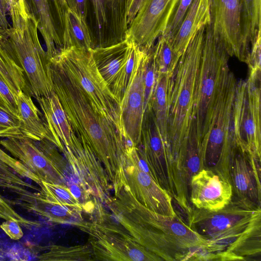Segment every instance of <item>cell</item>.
Listing matches in <instances>:
<instances>
[{
  "instance_id": "d4e9b609",
  "label": "cell",
  "mask_w": 261,
  "mask_h": 261,
  "mask_svg": "<svg viewBox=\"0 0 261 261\" xmlns=\"http://www.w3.org/2000/svg\"><path fill=\"white\" fill-rule=\"evenodd\" d=\"M211 0H193L177 32L171 39L173 50L179 57L194 35L211 22Z\"/></svg>"
},
{
  "instance_id": "e0dca14e",
  "label": "cell",
  "mask_w": 261,
  "mask_h": 261,
  "mask_svg": "<svg viewBox=\"0 0 261 261\" xmlns=\"http://www.w3.org/2000/svg\"><path fill=\"white\" fill-rule=\"evenodd\" d=\"M28 13L37 22V29L45 42L48 60L63 48L66 0H24Z\"/></svg>"
},
{
  "instance_id": "7402d4cb",
  "label": "cell",
  "mask_w": 261,
  "mask_h": 261,
  "mask_svg": "<svg viewBox=\"0 0 261 261\" xmlns=\"http://www.w3.org/2000/svg\"><path fill=\"white\" fill-rule=\"evenodd\" d=\"M9 201L12 205H17L52 222L73 225L79 228L85 222L82 217V211L48 200L40 192L30 191Z\"/></svg>"
},
{
  "instance_id": "8d00e7d4",
  "label": "cell",
  "mask_w": 261,
  "mask_h": 261,
  "mask_svg": "<svg viewBox=\"0 0 261 261\" xmlns=\"http://www.w3.org/2000/svg\"><path fill=\"white\" fill-rule=\"evenodd\" d=\"M193 0H179L164 34L171 39L177 32L183 18Z\"/></svg>"
},
{
  "instance_id": "ba28073f",
  "label": "cell",
  "mask_w": 261,
  "mask_h": 261,
  "mask_svg": "<svg viewBox=\"0 0 261 261\" xmlns=\"http://www.w3.org/2000/svg\"><path fill=\"white\" fill-rule=\"evenodd\" d=\"M229 57L222 42L213 34L210 24H206L192 116L200 145L208 132L218 89Z\"/></svg>"
},
{
  "instance_id": "5bb4252c",
  "label": "cell",
  "mask_w": 261,
  "mask_h": 261,
  "mask_svg": "<svg viewBox=\"0 0 261 261\" xmlns=\"http://www.w3.org/2000/svg\"><path fill=\"white\" fill-rule=\"evenodd\" d=\"M97 68L121 103L145 50L127 39L105 47L91 49Z\"/></svg>"
},
{
  "instance_id": "3957f363",
  "label": "cell",
  "mask_w": 261,
  "mask_h": 261,
  "mask_svg": "<svg viewBox=\"0 0 261 261\" xmlns=\"http://www.w3.org/2000/svg\"><path fill=\"white\" fill-rule=\"evenodd\" d=\"M205 27L191 38L168 79L167 137L175 166L192 120Z\"/></svg>"
},
{
  "instance_id": "60d3db41",
  "label": "cell",
  "mask_w": 261,
  "mask_h": 261,
  "mask_svg": "<svg viewBox=\"0 0 261 261\" xmlns=\"http://www.w3.org/2000/svg\"><path fill=\"white\" fill-rule=\"evenodd\" d=\"M261 37L258 38L250 51L247 64L249 68V74L260 72Z\"/></svg>"
},
{
  "instance_id": "4316f807",
  "label": "cell",
  "mask_w": 261,
  "mask_h": 261,
  "mask_svg": "<svg viewBox=\"0 0 261 261\" xmlns=\"http://www.w3.org/2000/svg\"><path fill=\"white\" fill-rule=\"evenodd\" d=\"M261 252V211L253 217L244 231L227 249L218 255L217 260H244L260 255Z\"/></svg>"
},
{
  "instance_id": "6da1fadb",
  "label": "cell",
  "mask_w": 261,
  "mask_h": 261,
  "mask_svg": "<svg viewBox=\"0 0 261 261\" xmlns=\"http://www.w3.org/2000/svg\"><path fill=\"white\" fill-rule=\"evenodd\" d=\"M106 203L134 240L163 260H194L209 242L180 217L154 212L137 201L123 185Z\"/></svg>"
},
{
  "instance_id": "7bdbcfd3",
  "label": "cell",
  "mask_w": 261,
  "mask_h": 261,
  "mask_svg": "<svg viewBox=\"0 0 261 261\" xmlns=\"http://www.w3.org/2000/svg\"><path fill=\"white\" fill-rule=\"evenodd\" d=\"M20 223L13 220H7L0 224V228L12 240H19L22 238L23 232Z\"/></svg>"
},
{
  "instance_id": "603a6c76",
  "label": "cell",
  "mask_w": 261,
  "mask_h": 261,
  "mask_svg": "<svg viewBox=\"0 0 261 261\" xmlns=\"http://www.w3.org/2000/svg\"><path fill=\"white\" fill-rule=\"evenodd\" d=\"M36 99L42 111L47 126L56 141L57 148L60 150L63 145L69 148L80 145L82 142L73 131L55 92L49 96Z\"/></svg>"
},
{
  "instance_id": "b9f144b4",
  "label": "cell",
  "mask_w": 261,
  "mask_h": 261,
  "mask_svg": "<svg viewBox=\"0 0 261 261\" xmlns=\"http://www.w3.org/2000/svg\"><path fill=\"white\" fill-rule=\"evenodd\" d=\"M6 1L12 22L17 20L19 17H27L29 15L25 8L24 0Z\"/></svg>"
},
{
  "instance_id": "83f0119b",
  "label": "cell",
  "mask_w": 261,
  "mask_h": 261,
  "mask_svg": "<svg viewBox=\"0 0 261 261\" xmlns=\"http://www.w3.org/2000/svg\"><path fill=\"white\" fill-rule=\"evenodd\" d=\"M0 73L16 95L19 91L28 94L29 88L23 70L12 49L6 30L1 24Z\"/></svg>"
},
{
  "instance_id": "ab89813d",
  "label": "cell",
  "mask_w": 261,
  "mask_h": 261,
  "mask_svg": "<svg viewBox=\"0 0 261 261\" xmlns=\"http://www.w3.org/2000/svg\"><path fill=\"white\" fill-rule=\"evenodd\" d=\"M0 160L8 164L20 176L29 178L39 185L41 180L28 169L24 165L16 159L11 156L0 148Z\"/></svg>"
},
{
  "instance_id": "9c48e42d",
  "label": "cell",
  "mask_w": 261,
  "mask_h": 261,
  "mask_svg": "<svg viewBox=\"0 0 261 261\" xmlns=\"http://www.w3.org/2000/svg\"><path fill=\"white\" fill-rule=\"evenodd\" d=\"M10 43L23 69L35 98L54 92L50 77L49 60L40 42L37 22L30 14L20 17L6 30Z\"/></svg>"
},
{
  "instance_id": "2e32d148",
  "label": "cell",
  "mask_w": 261,
  "mask_h": 261,
  "mask_svg": "<svg viewBox=\"0 0 261 261\" xmlns=\"http://www.w3.org/2000/svg\"><path fill=\"white\" fill-rule=\"evenodd\" d=\"M179 0H147L128 28V40L146 51L165 33Z\"/></svg>"
},
{
  "instance_id": "8fae6325",
  "label": "cell",
  "mask_w": 261,
  "mask_h": 261,
  "mask_svg": "<svg viewBox=\"0 0 261 261\" xmlns=\"http://www.w3.org/2000/svg\"><path fill=\"white\" fill-rule=\"evenodd\" d=\"M260 73L238 81L233 105V131L237 148L261 162Z\"/></svg>"
},
{
  "instance_id": "f6af8a7d",
  "label": "cell",
  "mask_w": 261,
  "mask_h": 261,
  "mask_svg": "<svg viewBox=\"0 0 261 261\" xmlns=\"http://www.w3.org/2000/svg\"><path fill=\"white\" fill-rule=\"evenodd\" d=\"M147 0H129L127 12L128 28Z\"/></svg>"
},
{
  "instance_id": "f35d334b",
  "label": "cell",
  "mask_w": 261,
  "mask_h": 261,
  "mask_svg": "<svg viewBox=\"0 0 261 261\" xmlns=\"http://www.w3.org/2000/svg\"><path fill=\"white\" fill-rule=\"evenodd\" d=\"M0 105L19 117L16 95L13 92L1 73Z\"/></svg>"
},
{
  "instance_id": "30bf717a",
  "label": "cell",
  "mask_w": 261,
  "mask_h": 261,
  "mask_svg": "<svg viewBox=\"0 0 261 261\" xmlns=\"http://www.w3.org/2000/svg\"><path fill=\"white\" fill-rule=\"evenodd\" d=\"M101 205L96 210L97 217L85 222L79 228L89 235L95 260L162 261L163 259L137 243L124 229L111 221Z\"/></svg>"
},
{
  "instance_id": "277c9868",
  "label": "cell",
  "mask_w": 261,
  "mask_h": 261,
  "mask_svg": "<svg viewBox=\"0 0 261 261\" xmlns=\"http://www.w3.org/2000/svg\"><path fill=\"white\" fill-rule=\"evenodd\" d=\"M210 9L213 34L230 57L247 64L261 37V0H211Z\"/></svg>"
},
{
  "instance_id": "cb8c5ba5",
  "label": "cell",
  "mask_w": 261,
  "mask_h": 261,
  "mask_svg": "<svg viewBox=\"0 0 261 261\" xmlns=\"http://www.w3.org/2000/svg\"><path fill=\"white\" fill-rule=\"evenodd\" d=\"M176 168L182 196L185 200L190 204L189 198L190 181L193 175L204 168L193 119L191 122L186 140L179 151Z\"/></svg>"
},
{
  "instance_id": "44dd1931",
  "label": "cell",
  "mask_w": 261,
  "mask_h": 261,
  "mask_svg": "<svg viewBox=\"0 0 261 261\" xmlns=\"http://www.w3.org/2000/svg\"><path fill=\"white\" fill-rule=\"evenodd\" d=\"M230 181L236 197L260 205V162L237 148L229 168Z\"/></svg>"
},
{
  "instance_id": "9a60e30c",
  "label": "cell",
  "mask_w": 261,
  "mask_h": 261,
  "mask_svg": "<svg viewBox=\"0 0 261 261\" xmlns=\"http://www.w3.org/2000/svg\"><path fill=\"white\" fill-rule=\"evenodd\" d=\"M129 0H88L87 19L93 48L121 42L127 37ZM86 19V21H87Z\"/></svg>"
},
{
  "instance_id": "7a4b0ae2",
  "label": "cell",
  "mask_w": 261,
  "mask_h": 261,
  "mask_svg": "<svg viewBox=\"0 0 261 261\" xmlns=\"http://www.w3.org/2000/svg\"><path fill=\"white\" fill-rule=\"evenodd\" d=\"M48 70L53 90L73 131L90 147L102 165L113 190L121 187L127 144L124 137L94 110L84 93L50 61Z\"/></svg>"
},
{
  "instance_id": "5b68a950",
  "label": "cell",
  "mask_w": 261,
  "mask_h": 261,
  "mask_svg": "<svg viewBox=\"0 0 261 261\" xmlns=\"http://www.w3.org/2000/svg\"><path fill=\"white\" fill-rule=\"evenodd\" d=\"M237 82L227 66L218 89L208 132L200 144L204 168L213 170L229 181L230 162L237 149L233 110Z\"/></svg>"
},
{
  "instance_id": "ac0fdd59",
  "label": "cell",
  "mask_w": 261,
  "mask_h": 261,
  "mask_svg": "<svg viewBox=\"0 0 261 261\" xmlns=\"http://www.w3.org/2000/svg\"><path fill=\"white\" fill-rule=\"evenodd\" d=\"M233 196L230 182L211 169H201L190 181L189 201L196 208L218 211L226 206Z\"/></svg>"
},
{
  "instance_id": "d590c367",
  "label": "cell",
  "mask_w": 261,
  "mask_h": 261,
  "mask_svg": "<svg viewBox=\"0 0 261 261\" xmlns=\"http://www.w3.org/2000/svg\"><path fill=\"white\" fill-rule=\"evenodd\" d=\"M150 50L144 76V113L148 109L154 89L157 73L156 66Z\"/></svg>"
},
{
  "instance_id": "f1b7e54d",
  "label": "cell",
  "mask_w": 261,
  "mask_h": 261,
  "mask_svg": "<svg viewBox=\"0 0 261 261\" xmlns=\"http://www.w3.org/2000/svg\"><path fill=\"white\" fill-rule=\"evenodd\" d=\"M169 77L166 74H157L154 89L147 110H151L152 111L161 137L169 149L167 137V87Z\"/></svg>"
},
{
  "instance_id": "ee69618b",
  "label": "cell",
  "mask_w": 261,
  "mask_h": 261,
  "mask_svg": "<svg viewBox=\"0 0 261 261\" xmlns=\"http://www.w3.org/2000/svg\"><path fill=\"white\" fill-rule=\"evenodd\" d=\"M66 2L69 9L86 21L88 0H66Z\"/></svg>"
},
{
  "instance_id": "4fadbf2b",
  "label": "cell",
  "mask_w": 261,
  "mask_h": 261,
  "mask_svg": "<svg viewBox=\"0 0 261 261\" xmlns=\"http://www.w3.org/2000/svg\"><path fill=\"white\" fill-rule=\"evenodd\" d=\"M123 185L148 209L172 217L178 216L174 209L172 197L152 178L137 147L129 142L125 152Z\"/></svg>"
},
{
  "instance_id": "484cf974",
  "label": "cell",
  "mask_w": 261,
  "mask_h": 261,
  "mask_svg": "<svg viewBox=\"0 0 261 261\" xmlns=\"http://www.w3.org/2000/svg\"><path fill=\"white\" fill-rule=\"evenodd\" d=\"M20 129L23 137L35 140L46 139L55 146L56 142L45 122L43 115L31 97L23 91L16 95Z\"/></svg>"
},
{
  "instance_id": "836d02e7",
  "label": "cell",
  "mask_w": 261,
  "mask_h": 261,
  "mask_svg": "<svg viewBox=\"0 0 261 261\" xmlns=\"http://www.w3.org/2000/svg\"><path fill=\"white\" fill-rule=\"evenodd\" d=\"M8 164L0 160V187L7 189L18 196L25 195L32 189L40 191V189L23 180Z\"/></svg>"
},
{
  "instance_id": "74e56055",
  "label": "cell",
  "mask_w": 261,
  "mask_h": 261,
  "mask_svg": "<svg viewBox=\"0 0 261 261\" xmlns=\"http://www.w3.org/2000/svg\"><path fill=\"white\" fill-rule=\"evenodd\" d=\"M0 219L17 221L26 228L38 226L39 224L37 221L28 220L22 217L14 209L9 200L6 199L1 194Z\"/></svg>"
},
{
  "instance_id": "4dcf8cb0",
  "label": "cell",
  "mask_w": 261,
  "mask_h": 261,
  "mask_svg": "<svg viewBox=\"0 0 261 261\" xmlns=\"http://www.w3.org/2000/svg\"><path fill=\"white\" fill-rule=\"evenodd\" d=\"M157 74L170 76L173 73L180 57L174 52L171 39L162 35L156 41L152 50Z\"/></svg>"
},
{
  "instance_id": "7dc6e473",
  "label": "cell",
  "mask_w": 261,
  "mask_h": 261,
  "mask_svg": "<svg viewBox=\"0 0 261 261\" xmlns=\"http://www.w3.org/2000/svg\"><path fill=\"white\" fill-rule=\"evenodd\" d=\"M4 251L0 247V259L3 257Z\"/></svg>"
},
{
  "instance_id": "d6a6232c",
  "label": "cell",
  "mask_w": 261,
  "mask_h": 261,
  "mask_svg": "<svg viewBox=\"0 0 261 261\" xmlns=\"http://www.w3.org/2000/svg\"><path fill=\"white\" fill-rule=\"evenodd\" d=\"M40 193L47 200L55 201L84 212V210L69 188L66 186L41 181Z\"/></svg>"
},
{
  "instance_id": "7c38bea8",
  "label": "cell",
  "mask_w": 261,
  "mask_h": 261,
  "mask_svg": "<svg viewBox=\"0 0 261 261\" xmlns=\"http://www.w3.org/2000/svg\"><path fill=\"white\" fill-rule=\"evenodd\" d=\"M136 147L152 178L186 212L190 204L182 196L175 163L161 137L151 110L144 113L141 139Z\"/></svg>"
},
{
  "instance_id": "52a82bcc",
  "label": "cell",
  "mask_w": 261,
  "mask_h": 261,
  "mask_svg": "<svg viewBox=\"0 0 261 261\" xmlns=\"http://www.w3.org/2000/svg\"><path fill=\"white\" fill-rule=\"evenodd\" d=\"M259 211L260 205L232 197L218 211L199 210L190 205L185 213L189 226L209 242L204 251L206 255L213 254L214 260H217L218 255L240 236Z\"/></svg>"
},
{
  "instance_id": "e575fe53",
  "label": "cell",
  "mask_w": 261,
  "mask_h": 261,
  "mask_svg": "<svg viewBox=\"0 0 261 261\" xmlns=\"http://www.w3.org/2000/svg\"><path fill=\"white\" fill-rule=\"evenodd\" d=\"M22 137L19 117L0 105V137Z\"/></svg>"
},
{
  "instance_id": "8992f818",
  "label": "cell",
  "mask_w": 261,
  "mask_h": 261,
  "mask_svg": "<svg viewBox=\"0 0 261 261\" xmlns=\"http://www.w3.org/2000/svg\"><path fill=\"white\" fill-rule=\"evenodd\" d=\"M49 60L84 93L94 110L111 121L125 138L120 103L100 74L91 49H62Z\"/></svg>"
},
{
  "instance_id": "1f68e13d",
  "label": "cell",
  "mask_w": 261,
  "mask_h": 261,
  "mask_svg": "<svg viewBox=\"0 0 261 261\" xmlns=\"http://www.w3.org/2000/svg\"><path fill=\"white\" fill-rule=\"evenodd\" d=\"M89 245L64 247L51 245L47 251L41 254V260H94L91 247Z\"/></svg>"
},
{
  "instance_id": "bcb514c9",
  "label": "cell",
  "mask_w": 261,
  "mask_h": 261,
  "mask_svg": "<svg viewBox=\"0 0 261 261\" xmlns=\"http://www.w3.org/2000/svg\"><path fill=\"white\" fill-rule=\"evenodd\" d=\"M8 12L9 9L7 1L0 0V24L5 30L11 27L7 17Z\"/></svg>"
},
{
  "instance_id": "d6986e66",
  "label": "cell",
  "mask_w": 261,
  "mask_h": 261,
  "mask_svg": "<svg viewBox=\"0 0 261 261\" xmlns=\"http://www.w3.org/2000/svg\"><path fill=\"white\" fill-rule=\"evenodd\" d=\"M0 145L41 181L67 186L64 176L43 151L40 140L27 137L5 138Z\"/></svg>"
},
{
  "instance_id": "f546056e",
  "label": "cell",
  "mask_w": 261,
  "mask_h": 261,
  "mask_svg": "<svg viewBox=\"0 0 261 261\" xmlns=\"http://www.w3.org/2000/svg\"><path fill=\"white\" fill-rule=\"evenodd\" d=\"M71 47L93 48L91 35L86 21L68 8L66 13L62 49Z\"/></svg>"
},
{
  "instance_id": "ffe728a7",
  "label": "cell",
  "mask_w": 261,
  "mask_h": 261,
  "mask_svg": "<svg viewBox=\"0 0 261 261\" xmlns=\"http://www.w3.org/2000/svg\"><path fill=\"white\" fill-rule=\"evenodd\" d=\"M149 51H144L120 103L125 138L137 146L141 139L144 115V76Z\"/></svg>"
}]
</instances>
